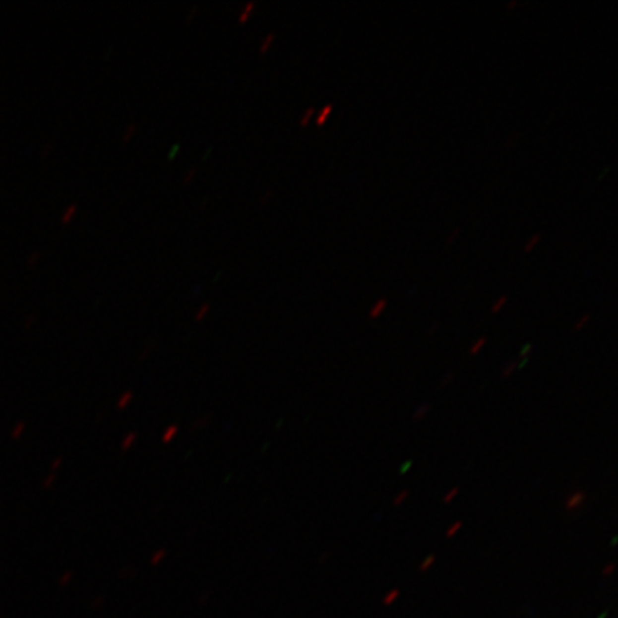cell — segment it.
Masks as SVG:
<instances>
[{"label":"cell","mask_w":618,"mask_h":618,"mask_svg":"<svg viewBox=\"0 0 618 618\" xmlns=\"http://www.w3.org/2000/svg\"><path fill=\"white\" fill-rule=\"evenodd\" d=\"M399 597V590H392V591H389V593L385 595V598H383V604L385 606H391L394 601H395L396 598Z\"/></svg>","instance_id":"obj_15"},{"label":"cell","mask_w":618,"mask_h":618,"mask_svg":"<svg viewBox=\"0 0 618 618\" xmlns=\"http://www.w3.org/2000/svg\"><path fill=\"white\" fill-rule=\"evenodd\" d=\"M433 562H435V556H430L428 558H425L424 561H422V564L420 565V571H427V569L430 568L431 565H433Z\"/></svg>","instance_id":"obj_20"},{"label":"cell","mask_w":618,"mask_h":618,"mask_svg":"<svg viewBox=\"0 0 618 618\" xmlns=\"http://www.w3.org/2000/svg\"><path fill=\"white\" fill-rule=\"evenodd\" d=\"M517 4H518V1H517V0H511V1H509V3H508L507 9H508V10H509V9H512V7H515V6H517Z\"/></svg>","instance_id":"obj_35"},{"label":"cell","mask_w":618,"mask_h":618,"mask_svg":"<svg viewBox=\"0 0 618 618\" xmlns=\"http://www.w3.org/2000/svg\"><path fill=\"white\" fill-rule=\"evenodd\" d=\"M386 305H388V301H386L385 298L378 299V301L372 305V308L370 309V316H371V318H378V316H381L383 310L386 309Z\"/></svg>","instance_id":"obj_4"},{"label":"cell","mask_w":618,"mask_h":618,"mask_svg":"<svg viewBox=\"0 0 618 618\" xmlns=\"http://www.w3.org/2000/svg\"><path fill=\"white\" fill-rule=\"evenodd\" d=\"M458 493H459V488H458V487H455V488H452V490H451V491H449V493H448V494H446L445 496H444V502H445V504H448V502H451V501H452V499H454V498L457 496Z\"/></svg>","instance_id":"obj_22"},{"label":"cell","mask_w":618,"mask_h":618,"mask_svg":"<svg viewBox=\"0 0 618 618\" xmlns=\"http://www.w3.org/2000/svg\"><path fill=\"white\" fill-rule=\"evenodd\" d=\"M196 10H198V6H193V7L189 10V14L186 16V20H190V17H192L193 14H196Z\"/></svg>","instance_id":"obj_33"},{"label":"cell","mask_w":618,"mask_h":618,"mask_svg":"<svg viewBox=\"0 0 618 618\" xmlns=\"http://www.w3.org/2000/svg\"><path fill=\"white\" fill-rule=\"evenodd\" d=\"M485 342H487V339H485V338H480V339H478V341H477V342H475L474 345L471 346V349H470L471 355H477V354H478V352L481 351L482 348H484V345H485Z\"/></svg>","instance_id":"obj_18"},{"label":"cell","mask_w":618,"mask_h":618,"mask_svg":"<svg viewBox=\"0 0 618 618\" xmlns=\"http://www.w3.org/2000/svg\"><path fill=\"white\" fill-rule=\"evenodd\" d=\"M135 130H136V124H126V127H124V135H122V140H124V142L129 140L130 136L133 135V132H135Z\"/></svg>","instance_id":"obj_17"},{"label":"cell","mask_w":618,"mask_h":618,"mask_svg":"<svg viewBox=\"0 0 618 618\" xmlns=\"http://www.w3.org/2000/svg\"><path fill=\"white\" fill-rule=\"evenodd\" d=\"M507 301H508L507 295H502V297L498 298V301L495 302L494 305H493V308H491V312H493V313H496V312H499V310L502 309V307H504V305L507 304Z\"/></svg>","instance_id":"obj_16"},{"label":"cell","mask_w":618,"mask_h":618,"mask_svg":"<svg viewBox=\"0 0 618 618\" xmlns=\"http://www.w3.org/2000/svg\"><path fill=\"white\" fill-rule=\"evenodd\" d=\"M531 349H532L531 344H527V345L524 346V348L521 349V352H519L521 358H528V357H530V354H531Z\"/></svg>","instance_id":"obj_26"},{"label":"cell","mask_w":618,"mask_h":618,"mask_svg":"<svg viewBox=\"0 0 618 618\" xmlns=\"http://www.w3.org/2000/svg\"><path fill=\"white\" fill-rule=\"evenodd\" d=\"M61 464H62V458H58V459L53 462L52 468H53V470H56V468H59V467H61Z\"/></svg>","instance_id":"obj_34"},{"label":"cell","mask_w":618,"mask_h":618,"mask_svg":"<svg viewBox=\"0 0 618 618\" xmlns=\"http://www.w3.org/2000/svg\"><path fill=\"white\" fill-rule=\"evenodd\" d=\"M53 481H55V475H50L49 478H48V481L45 482V487H50L53 484Z\"/></svg>","instance_id":"obj_36"},{"label":"cell","mask_w":618,"mask_h":618,"mask_svg":"<svg viewBox=\"0 0 618 618\" xmlns=\"http://www.w3.org/2000/svg\"><path fill=\"white\" fill-rule=\"evenodd\" d=\"M253 9H255V1H247V4L244 6V9L239 13V22H245Z\"/></svg>","instance_id":"obj_9"},{"label":"cell","mask_w":618,"mask_h":618,"mask_svg":"<svg viewBox=\"0 0 618 618\" xmlns=\"http://www.w3.org/2000/svg\"><path fill=\"white\" fill-rule=\"evenodd\" d=\"M614 568H616V565H614L613 562H611V564H608L606 568L603 569V575H604V577H610V575L613 574Z\"/></svg>","instance_id":"obj_30"},{"label":"cell","mask_w":618,"mask_h":618,"mask_svg":"<svg viewBox=\"0 0 618 618\" xmlns=\"http://www.w3.org/2000/svg\"><path fill=\"white\" fill-rule=\"evenodd\" d=\"M273 193H275V192H273L272 189H268L266 192H263V193H262V196H260V202L266 203V202H268V199L272 198Z\"/></svg>","instance_id":"obj_27"},{"label":"cell","mask_w":618,"mask_h":618,"mask_svg":"<svg viewBox=\"0 0 618 618\" xmlns=\"http://www.w3.org/2000/svg\"><path fill=\"white\" fill-rule=\"evenodd\" d=\"M165 556H166V550L165 548H161V550H156L152 556H150V565H159L162 561L165 559Z\"/></svg>","instance_id":"obj_7"},{"label":"cell","mask_w":618,"mask_h":618,"mask_svg":"<svg viewBox=\"0 0 618 618\" xmlns=\"http://www.w3.org/2000/svg\"><path fill=\"white\" fill-rule=\"evenodd\" d=\"M428 411H430V405H428V404H422V405L418 407L417 411L414 412V420L415 421L424 420V417L428 414Z\"/></svg>","instance_id":"obj_14"},{"label":"cell","mask_w":618,"mask_h":618,"mask_svg":"<svg viewBox=\"0 0 618 618\" xmlns=\"http://www.w3.org/2000/svg\"><path fill=\"white\" fill-rule=\"evenodd\" d=\"M334 111V105H331V103H328V105H325L323 108H322L319 113L316 115V124L319 126V124H325V121H326V118L331 115V112Z\"/></svg>","instance_id":"obj_5"},{"label":"cell","mask_w":618,"mask_h":618,"mask_svg":"<svg viewBox=\"0 0 618 618\" xmlns=\"http://www.w3.org/2000/svg\"><path fill=\"white\" fill-rule=\"evenodd\" d=\"M137 439V433H126L124 436V439H122V451H129L132 446L135 445V442H136Z\"/></svg>","instance_id":"obj_6"},{"label":"cell","mask_w":618,"mask_h":618,"mask_svg":"<svg viewBox=\"0 0 618 618\" xmlns=\"http://www.w3.org/2000/svg\"><path fill=\"white\" fill-rule=\"evenodd\" d=\"M133 398H135V394L132 391H124V392H122L119 395L118 401H116V408L119 409V411H124V409H126L132 404Z\"/></svg>","instance_id":"obj_3"},{"label":"cell","mask_w":618,"mask_h":618,"mask_svg":"<svg viewBox=\"0 0 618 618\" xmlns=\"http://www.w3.org/2000/svg\"><path fill=\"white\" fill-rule=\"evenodd\" d=\"M195 175H196V169H195V168H190V169L186 172L185 176H184V181H185V182H190V179H192Z\"/></svg>","instance_id":"obj_29"},{"label":"cell","mask_w":618,"mask_h":618,"mask_svg":"<svg viewBox=\"0 0 618 618\" xmlns=\"http://www.w3.org/2000/svg\"><path fill=\"white\" fill-rule=\"evenodd\" d=\"M179 433V427L176 424H171L168 425L161 435V441L163 444H171L173 439L176 438V435Z\"/></svg>","instance_id":"obj_2"},{"label":"cell","mask_w":618,"mask_h":618,"mask_svg":"<svg viewBox=\"0 0 618 618\" xmlns=\"http://www.w3.org/2000/svg\"><path fill=\"white\" fill-rule=\"evenodd\" d=\"M540 239H541V234H535V235H532L528 241H527V244L524 245V252H531L532 249L535 247V245L540 242Z\"/></svg>","instance_id":"obj_12"},{"label":"cell","mask_w":618,"mask_h":618,"mask_svg":"<svg viewBox=\"0 0 618 618\" xmlns=\"http://www.w3.org/2000/svg\"><path fill=\"white\" fill-rule=\"evenodd\" d=\"M411 465H412V461H408V462H407V464H405V465H404V467L401 468V472L404 474L405 471H408V468H409V467H411Z\"/></svg>","instance_id":"obj_37"},{"label":"cell","mask_w":618,"mask_h":618,"mask_svg":"<svg viewBox=\"0 0 618 618\" xmlns=\"http://www.w3.org/2000/svg\"><path fill=\"white\" fill-rule=\"evenodd\" d=\"M313 115H315V108H312V106H310V108H308V109H305V112H304V113L301 115V118H299V124H301V126H305V124H308L309 121H310V118H312Z\"/></svg>","instance_id":"obj_13"},{"label":"cell","mask_w":618,"mask_h":618,"mask_svg":"<svg viewBox=\"0 0 618 618\" xmlns=\"http://www.w3.org/2000/svg\"><path fill=\"white\" fill-rule=\"evenodd\" d=\"M76 210H77V206H76L74 203H73V205H70V206H67L66 209L63 210L62 216H61V221H62L63 223H66V222H69V221H72V218H73V216H74Z\"/></svg>","instance_id":"obj_8"},{"label":"cell","mask_w":618,"mask_h":618,"mask_svg":"<svg viewBox=\"0 0 618 618\" xmlns=\"http://www.w3.org/2000/svg\"><path fill=\"white\" fill-rule=\"evenodd\" d=\"M459 234H461V228H455V229H454V232H452L451 235L448 236V239H446V244H451V242H454V241H455V238H457V236H459Z\"/></svg>","instance_id":"obj_28"},{"label":"cell","mask_w":618,"mask_h":618,"mask_svg":"<svg viewBox=\"0 0 618 618\" xmlns=\"http://www.w3.org/2000/svg\"><path fill=\"white\" fill-rule=\"evenodd\" d=\"M407 496H408V491H402V493H401V494L398 495L395 499H394V505H395V507H398V505H401V504L404 502V499H405Z\"/></svg>","instance_id":"obj_25"},{"label":"cell","mask_w":618,"mask_h":618,"mask_svg":"<svg viewBox=\"0 0 618 618\" xmlns=\"http://www.w3.org/2000/svg\"><path fill=\"white\" fill-rule=\"evenodd\" d=\"M39 258H40V253H39L37 250H35V252H32V253L27 256L26 262H27V265H33V263H36L37 260H39Z\"/></svg>","instance_id":"obj_23"},{"label":"cell","mask_w":618,"mask_h":618,"mask_svg":"<svg viewBox=\"0 0 618 618\" xmlns=\"http://www.w3.org/2000/svg\"><path fill=\"white\" fill-rule=\"evenodd\" d=\"M52 146H53V145H52V142H48L46 145H43V146H42V156L48 155V153L50 152V149H52Z\"/></svg>","instance_id":"obj_31"},{"label":"cell","mask_w":618,"mask_h":618,"mask_svg":"<svg viewBox=\"0 0 618 618\" xmlns=\"http://www.w3.org/2000/svg\"><path fill=\"white\" fill-rule=\"evenodd\" d=\"M209 310H210L209 304H203V305H200L198 310H196V313H195V319H196L198 322L203 321V319L208 316Z\"/></svg>","instance_id":"obj_10"},{"label":"cell","mask_w":618,"mask_h":618,"mask_svg":"<svg viewBox=\"0 0 618 618\" xmlns=\"http://www.w3.org/2000/svg\"><path fill=\"white\" fill-rule=\"evenodd\" d=\"M588 321H590V315H588V313H585L584 316L580 318V321L575 323V331H581L582 328L588 323Z\"/></svg>","instance_id":"obj_21"},{"label":"cell","mask_w":618,"mask_h":618,"mask_svg":"<svg viewBox=\"0 0 618 618\" xmlns=\"http://www.w3.org/2000/svg\"><path fill=\"white\" fill-rule=\"evenodd\" d=\"M275 37H276V35H275L273 32L268 33L266 36L263 37V39H262V42H260L259 52H266V50L269 49V46H271V43L275 40Z\"/></svg>","instance_id":"obj_11"},{"label":"cell","mask_w":618,"mask_h":618,"mask_svg":"<svg viewBox=\"0 0 618 618\" xmlns=\"http://www.w3.org/2000/svg\"><path fill=\"white\" fill-rule=\"evenodd\" d=\"M585 499H587V494L585 493H582V491H577V493H574V494H571L567 498V501H565V509L567 511H574V509H578L580 507H582V504L585 502Z\"/></svg>","instance_id":"obj_1"},{"label":"cell","mask_w":618,"mask_h":618,"mask_svg":"<svg viewBox=\"0 0 618 618\" xmlns=\"http://www.w3.org/2000/svg\"><path fill=\"white\" fill-rule=\"evenodd\" d=\"M451 379H452V373H448L446 376H444V379H442V383H441V386H445L446 383L451 382Z\"/></svg>","instance_id":"obj_32"},{"label":"cell","mask_w":618,"mask_h":618,"mask_svg":"<svg viewBox=\"0 0 618 618\" xmlns=\"http://www.w3.org/2000/svg\"><path fill=\"white\" fill-rule=\"evenodd\" d=\"M517 370V362L515 361H512V362H509L507 367H504V371H502V376L504 378H508L512 372H515Z\"/></svg>","instance_id":"obj_19"},{"label":"cell","mask_w":618,"mask_h":618,"mask_svg":"<svg viewBox=\"0 0 618 618\" xmlns=\"http://www.w3.org/2000/svg\"><path fill=\"white\" fill-rule=\"evenodd\" d=\"M461 527H462V522H461V521L455 522V524H454V525H452V527L446 531V537H452L455 532L459 531V528H461Z\"/></svg>","instance_id":"obj_24"},{"label":"cell","mask_w":618,"mask_h":618,"mask_svg":"<svg viewBox=\"0 0 618 618\" xmlns=\"http://www.w3.org/2000/svg\"><path fill=\"white\" fill-rule=\"evenodd\" d=\"M527 362H528V358H522V361H521V364H519V367H518L519 370H522V368L527 365Z\"/></svg>","instance_id":"obj_38"}]
</instances>
